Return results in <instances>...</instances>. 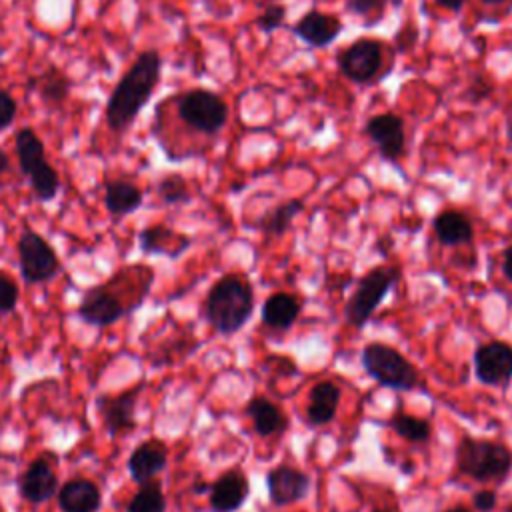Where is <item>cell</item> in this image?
<instances>
[{
	"label": "cell",
	"mask_w": 512,
	"mask_h": 512,
	"mask_svg": "<svg viewBox=\"0 0 512 512\" xmlns=\"http://www.w3.org/2000/svg\"><path fill=\"white\" fill-rule=\"evenodd\" d=\"M160 72L162 56L158 50L150 48L140 52L130 68L122 74L104 108V120L112 134L122 136L134 124L140 110L148 104L154 88L158 86Z\"/></svg>",
	"instance_id": "6da1fadb"
},
{
	"label": "cell",
	"mask_w": 512,
	"mask_h": 512,
	"mask_svg": "<svg viewBox=\"0 0 512 512\" xmlns=\"http://www.w3.org/2000/svg\"><path fill=\"white\" fill-rule=\"evenodd\" d=\"M254 312V290L240 274L220 276L206 292L202 314L222 336L236 334Z\"/></svg>",
	"instance_id": "7a4b0ae2"
},
{
	"label": "cell",
	"mask_w": 512,
	"mask_h": 512,
	"mask_svg": "<svg viewBox=\"0 0 512 512\" xmlns=\"http://www.w3.org/2000/svg\"><path fill=\"white\" fill-rule=\"evenodd\" d=\"M454 460L456 470L474 482H500L512 470V450L488 438L462 436Z\"/></svg>",
	"instance_id": "3957f363"
},
{
	"label": "cell",
	"mask_w": 512,
	"mask_h": 512,
	"mask_svg": "<svg viewBox=\"0 0 512 512\" xmlns=\"http://www.w3.org/2000/svg\"><path fill=\"white\" fill-rule=\"evenodd\" d=\"M14 150L22 174L28 178L32 196L38 202H52L60 192V176L56 168L46 162L42 138L30 126H24L14 136Z\"/></svg>",
	"instance_id": "277c9868"
},
{
	"label": "cell",
	"mask_w": 512,
	"mask_h": 512,
	"mask_svg": "<svg viewBox=\"0 0 512 512\" xmlns=\"http://www.w3.org/2000/svg\"><path fill=\"white\" fill-rule=\"evenodd\" d=\"M360 364L366 374L384 388L412 392L424 386L416 366L402 352L384 342H368L360 352Z\"/></svg>",
	"instance_id": "5b68a950"
},
{
	"label": "cell",
	"mask_w": 512,
	"mask_h": 512,
	"mask_svg": "<svg viewBox=\"0 0 512 512\" xmlns=\"http://www.w3.org/2000/svg\"><path fill=\"white\" fill-rule=\"evenodd\" d=\"M400 270L396 266H376L368 270L356 284L354 292L344 304V320L352 328H364L376 308L384 302L390 288L398 282Z\"/></svg>",
	"instance_id": "8992f818"
},
{
	"label": "cell",
	"mask_w": 512,
	"mask_h": 512,
	"mask_svg": "<svg viewBox=\"0 0 512 512\" xmlns=\"http://www.w3.org/2000/svg\"><path fill=\"white\" fill-rule=\"evenodd\" d=\"M20 278L28 286H38L54 280L62 272V262L56 248L34 228H24L16 240Z\"/></svg>",
	"instance_id": "52a82bcc"
},
{
	"label": "cell",
	"mask_w": 512,
	"mask_h": 512,
	"mask_svg": "<svg viewBox=\"0 0 512 512\" xmlns=\"http://www.w3.org/2000/svg\"><path fill=\"white\" fill-rule=\"evenodd\" d=\"M178 116L192 130L214 136L228 122V104L220 94L206 88H192L178 96Z\"/></svg>",
	"instance_id": "ba28073f"
},
{
	"label": "cell",
	"mask_w": 512,
	"mask_h": 512,
	"mask_svg": "<svg viewBox=\"0 0 512 512\" xmlns=\"http://www.w3.org/2000/svg\"><path fill=\"white\" fill-rule=\"evenodd\" d=\"M142 388L144 384L140 382L136 386L124 388L118 394H108V392L96 394L94 406L110 438L124 436L136 428V404Z\"/></svg>",
	"instance_id": "9c48e42d"
},
{
	"label": "cell",
	"mask_w": 512,
	"mask_h": 512,
	"mask_svg": "<svg viewBox=\"0 0 512 512\" xmlns=\"http://www.w3.org/2000/svg\"><path fill=\"white\" fill-rule=\"evenodd\" d=\"M384 62V44L374 38H358L336 54L338 70L352 82L364 84L378 76Z\"/></svg>",
	"instance_id": "30bf717a"
},
{
	"label": "cell",
	"mask_w": 512,
	"mask_h": 512,
	"mask_svg": "<svg viewBox=\"0 0 512 512\" xmlns=\"http://www.w3.org/2000/svg\"><path fill=\"white\" fill-rule=\"evenodd\" d=\"M128 310L130 308L122 302V298L116 292H112V284L108 282L84 290L76 306V316L88 326L106 328L124 318Z\"/></svg>",
	"instance_id": "8fae6325"
},
{
	"label": "cell",
	"mask_w": 512,
	"mask_h": 512,
	"mask_svg": "<svg viewBox=\"0 0 512 512\" xmlns=\"http://www.w3.org/2000/svg\"><path fill=\"white\" fill-rule=\"evenodd\" d=\"M472 366L478 382L506 388L512 382V344L504 340L482 342L474 350Z\"/></svg>",
	"instance_id": "7c38bea8"
},
{
	"label": "cell",
	"mask_w": 512,
	"mask_h": 512,
	"mask_svg": "<svg viewBox=\"0 0 512 512\" xmlns=\"http://www.w3.org/2000/svg\"><path fill=\"white\" fill-rule=\"evenodd\" d=\"M364 134L370 138L380 158L388 162H398L406 152L404 120L394 112L370 116L364 126Z\"/></svg>",
	"instance_id": "4fadbf2b"
},
{
	"label": "cell",
	"mask_w": 512,
	"mask_h": 512,
	"mask_svg": "<svg viewBox=\"0 0 512 512\" xmlns=\"http://www.w3.org/2000/svg\"><path fill=\"white\" fill-rule=\"evenodd\" d=\"M58 488L60 478L50 460L46 458V454L34 458L18 476V492L32 506L48 502L52 496H56Z\"/></svg>",
	"instance_id": "5bb4252c"
},
{
	"label": "cell",
	"mask_w": 512,
	"mask_h": 512,
	"mask_svg": "<svg viewBox=\"0 0 512 512\" xmlns=\"http://www.w3.org/2000/svg\"><path fill=\"white\" fill-rule=\"evenodd\" d=\"M310 486V476L290 464H278L266 474L268 498L274 506H290L304 500L310 492Z\"/></svg>",
	"instance_id": "9a60e30c"
},
{
	"label": "cell",
	"mask_w": 512,
	"mask_h": 512,
	"mask_svg": "<svg viewBox=\"0 0 512 512\" xmlns=\"http://www.w3.org/2000/svg\"><path fill=\"white\" fill-rule=\"evenodd\" d=\"M250 496L248 476L240 468L222 472L208 490V506L212 512H236Z\"/></svg>",
	"instance_id": "2e32d148"
},
{
	"label": "cell",
	"mask_w": 512,
	"mask_h": 512,
	"mask_svg": "<svg viewBox=\"0 0 512 512\" xmlns=\"http://www.w3.org/2000/svg\"><path fill=\"white\" fill-rule=\"evenodd\" d=\"M168 466V446L160 438L140 442L126 460V470L134 484H146L160 476Z\"/></svg>",
	"instance_id": "e0dca14e"
},
{
	"label": "cell",
	"mask_w": 512,
	"mask_h": 512,
	"mask_svg": "<svg viewBox=\"0 0 512 512\" xmlns=\"http://www.w3.org/2000/svg\"><path fill=\"white\" fill-rule=\"evenodd\" d=\"M292 34L310 48L330 46L342 32V22L334 14L308 10L292 28Z\"/></svg>",
	"instance_id": "ac0fdd59"
},
{
	"label": "cell",
	"mask_w": 512,
	"mask_h": 512,
	"mask_svg": "<svg viewBox=\"0 0 512 512\" xmlns=\"http://www.w3.org/2000/svg\"><path fill=\"white\" fill-rule=\"evenodd\" d=\"M192 244V238L172 230L166 224H150L138 232V248L144 254L180 258Z\"/></svg>",
	"instance_id": "d6986e66"
},
{
	"label": "cell",
	"mask_w": 512,
	"mask_h": 512,
	"mask_svg": "<svg viewBox=\"0 0 512 512\" xmlns=\"http://www.w3.org/2000/svg\"><path fill=\"white\" fill-rule=\"evenodd\" d=\"M60 512H98L102 508V490L90 478H70L56 492Z\"/></svg>",
	"instance_id": "ffe728a7"
},
{
	"label": "cell",
	"mask_w": 512,
	"mask_h": 512,
	"mask_svg": "<svg viewBox=\"0 0 512 512\" xmlns=\"http://www.w3.org/2000/svg\"><path fill=\"white\" fill-rule=\"evenodd\" d=\"M246 416L252 420V428L262 438H272L288 428V416L284 410L264 396H254L244 406Z\"/></svg>",
	"instance_id": "44dd1931"
},
{
	"label": "cell",
	"mask_w": 512,
	"mask_h": 512,
	"mask_svg": "<svg viewBox=\"0 0 512 512\" xmlns=\"http://www.w3.org/2000/svg\"><path fill=\"white\" fill-rule=\"evenodd\" d=\"M342 398V390L332 380H320L308 392L306 418L310 426H326L334 420L338 412V404Z\"/></svg>",
	"instance_id": "7402d4cb"
},
{
	"label": "cell",
	"mask_w": 512,
	"mask_h": 512,
	"mask_svg": "<svg viewBox=\"0 0 512 512\" xmlns=\"http://www.w3.org/2000/svg\"><path fill=\"white\" fill-rule=\"evenodd\" d=\"M28 88L50 108H58L62 106L72 90V80L68 78V74L64 70H60L58 66L50 64L48 68H44L40 74L32 76L28 80Z\"/></svg>",
	"instance_id": "603a6c76"
},
{
	"label": "cell",
	"mask_w": 512,
	"mask_h": 512,
	"mask_svg": "<svg viewBox=\"0 0 512 512\" xmlns=\"http://www.w3.org/2000/svg\"><path fill=\"white\" fill-rule=\"evenodd\" d=\"M432 230L442 246H464L474 240V226L460 210H442L432 220Z\"/></svg>",
	"instance_id": "cb8c5ba5"
},
{
	"label": "cell",
	"mask_w": 512,
	"mask_h": 512,
	"mask_svg": "<svg viewBox=\"0 0 512 512\" xmlns=\"http://www.w3.org/2000/svg\"><path fill=\"white\" fill-rule=\"evenodd\" d=\"M302 304L300 300L290 292H274L270 294L260 312V320L270 330H288L300 316Z\"/></svg>",
	"instance_id": "d4e9b609"
},
{
	"label": "cell",
	"mask_w": 512,
	"mask_h": 512,
	"mask_svg": "<svg viewBox=\"0 0 512 512\" xmlns=\"http://www.w3.org/2000/svg\"><path fill=\"white\" fill-rule=\"evenodd\" d=\"M144 202V192L130 180H110L104 186V206L106 212L120 220L136 212Z\"/></svg>",
	"instance_id": "484cf974"
},
{
	"label": "cell",
	"mask_w": 512,
	"mask_h": 512,
	"mask_svg": "<svg viewBox=\"0 0 512 512\" xmlns=\"http://www.w3.org/2000/svg\"><path fill=\"white\" fill-rule=\"evenodd\" d=\"M386 426L394 430L402 440L410 444H426L432 436V424L426 418L408 414V412H394L388 420Z\"/></svg>",
	"instance_id": "4316f807"
},
{
	"label": "cell",
	"mask_w": 512,
	"mask_h": 512,
	"mask_svg": "<svg viewBox=\"0 0 512 512\" xmlns=\"http://www.w3.org/2000/svg\"><path fill=\"white\" fill-rule=\"evenodd\" d=\"M304 210V202L298 198H290L278 206H274L270 212H266L260 220V230L266 236H282L292 220Z\"/></svg>",
	"instance_id": "83f0119b"
},
{
	"label": "cell",
	"mask_w": 512,
	"mask_h": 512,
	"mask_svg": "<svg viewBox=\"0 0 512 512\" xmlns=\"http://www.w3.org/2000/svg\"><path fill=\"white\" fill-rule=\"evenodd\" d=\"M166 496L158 482L150 480L146 484H138L134 496L126 502V512H166Z\"/></svg>",
	"instance_id": "f1b7e54d"
},
{
	"label": "cell",
	"mask_w": 512,
	"mask_h": 512,
	"mask_svg": "<svg viewBox=\"0 0 512 512\" xmlns=\"http://www.w3.org/2000/svg\"><path fill=\"white\" fill-rule=\"evenodd\" d=\"M156 194L162 204L178 206L192 200V192L188 180L178 172H168L156 182Z\"/></svg>",
	"instance_id": "f546056e"
},
{
	"label": "cell",
	"mask_w": 512,
	"mask_h": 512,
	"mask_svg": "<svg viewBox=\"0 0 512 512\" xmlns=\"http://www.w3.org/2000/svg\"><path fill=\"white\" fill-rule=\"evenodd\" d=\"M344 8L348 14L362 18L366 24H376L386 10V0H346Z\"/></svg>",
	"instance_id": "4dcf8cb0"
},
{
	"label": "cell",
	"mask_w": 512,
	"mask_h": 512,
	"mask_svg": "<svg viewBox=\"0 0 512 512\" xmlns=\"http://www.w3.org/2000/svg\"><path fill=\"white\" fill-rule=\"evenodd\" d=\"M286 22V6L280 2H270L266 4V8L260 12V16L256 18V26L260 28V32L264 34H272L274 30H278L280 26H284Z\"/></svg>",
	"instance_id": "1f68e13d"
},
{
	"label": "cell",
	"mask_w": 512,
	"mask_h": 512,
	"mask_svg": "<svg viewBox=\"0 0 512 512\" xmlns=\"http://www.w3.org/2000/svg\"><path fill=\"white\" fill-rule=\"evenodd\" d=\"M20 300V288L16 284V280L6 274L0 272V314H10Z\"/></svg>",
	"instance_id": "d6a6232c"
},
{
	"label": "cell",
	"mask_w": 512,
	"mask_h": 512,
	"mask_svg": "<svg viewBox=\"0 0 512 512\" xmlns=\"http://www.w3.org/2000/svg\"><path fill=\"white\" fill-rule=\"evenodd\" d=\"M16 112H18V104L14 96L8 90L0 88V132L12 126V122L16 120Z\"/></svg>",
	"instance_id": "836d02e7"
},
{
	"label": "cell",
	"mask_w": 512,
	"mask_h": 512,
	"mask_svg": "<svg viewBox=\"0 0 512 512\" xmlns=\"http://www.w3.org/2000/svg\"><path fill=\"white\" fill-rule=\"evenodd\" d=\"M498 504V494L492 488H484L472 494V508L478 512H492Z\"/></svg>",
	"instance_id": "e575fe53"
},
{
	"label": "cell",
	"mask_w": 512,
	"mask_h": 512,
	"mask_svg": "<svg viewBox=\"0 0 512 512\" xmlns=\"http://www.w3.org/2000/svg\"><path fill=\"white\" fill-rule=\"evenodd\" d=\"M502 274L508 282H512V244L502 254Z\"/></svg>",
	"instance_id": "d590c367"
},
{
	"label": "cell",
	"mask_w": 512,
	"mask_h": 512,
	"mask_svg": "<svg viewBox=\"0 0 512 512\" xmlns=\"http://www.w3.org/2000/svg\"><path fill=\"white\" fill-rule=\"evenodd\" d=\"M438 6L446 8V10H452V12H460L462 6L466 4V0H434Z\"/></svg>",
	"instance_id": "8d00e7d4"
},
{
	"label": "cell",
	"mask_w": 512,
	"mask_h": 512,
	"mask_svg": "<svg viewBox=\"0 0 512 512\" xmlns=\"http://www.w3.org/2000/svg\"><path fill=\"white\" fill-rule=\"evenodd\" d=\"M208 490H210V484L208 482H204V480H196V482H192V492L194 494H208Z\"/></svg>",
	"instance_id": "74e56055"
},
{
	"label": "cell",
	"mask_w": 512,
	"mask_h": 512,
	"mask_svg": "<svg viewBox=\"0 0 512 512\" xmlns=\"http://www.w3.org/2000/svg\"><path fill=\"white\" fill-rule=\"evenodd\" d=\"M8 170H10V158H8V154L0 148V176L6 174Z\"/></svg>",
	"instance_id": "f35d334b"
},
{
	"label": "cell",
	"mask_w": 512,
	"mask_h": 512,
	"mask_svg": "<svg viewBox=\"0 0 512 512\" xmlns=\"http://www.w3.org/2000/svg\"><path fill=\"white\" fill-rule=\"evenodd\" d=\"M444 512H470V510L464 508V506H452V508H448V510H444Z\"/></svg>",
	"instance_id": "ab89813d"
},
{
	"label": "cell",
	"mask_w": 512,
	"mask_h": 512,
	"mask_svg": "<svg viewBox=\"0 0 512 512\" xmlns=\"http://www.w3.org/2000/svg\"><path fill=\"white\" fill-rule=\"evenodd\" d=\"M484 4H502V2H506V0H482Z\"/></svg>",
	"instance_id": "60d3db41"
},
{
	"label": "cell",
	"mask_w": 512,
	"mask_h": 512,
	"mask_svg": "<svg viewBox=\"0 0 512 512\" xmlns=\"http://www.w3.org/2000/svg\"><path fill=\"white\" fill-rule=\"evenodd\" d=\"M370 512H390V510H386V508H372Z\"/></svg>",
	"instance_id": "b9f144b4"
},
{
	"label": "cell",
	"mask_w": 512,
	"mask_h": 512,
	"mask_svg": "<svg viewBox=\"0 0 512 512\" xmlns=\"http://www.w3.org/2000/svg\"><path fill=\"white\" fill-rule=\"evenodd\" d=\"M506 512H512V504H510V506H508V508H506Z\"/></svg>",
	"instance_id": "7bdbcfd3"
}]
</instances>
